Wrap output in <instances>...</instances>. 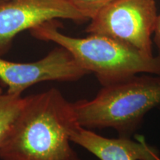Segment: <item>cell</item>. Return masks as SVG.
Returning <instances> with one entry per match:
<instances>
[{
  "mask_svg": "<svg viewBox=\"0 0 160 160\" xmlns=\"http://www.w3.org/2000/svg\"><path fill=\"white\" fill-rule=\"evenodd\" d=\"M79 123L73 102L55 88L25 97L11 134L0 148L1 160H81L71 147Z\"/></svg>",
  "mask_w": 160,
  "mask_h": 160,
  "instance_id": "6da1fadb",
  "label": "cell"
},
{
  "mask_svg": "<svg viewBox=\"0 0 160 160\" xmlns=\"http://www.w3.org/2000/svg\"><path fill=\"white\" fill-rule=\"evenodd\" d=\"M57 19L85 22L87 18L68 0H8L0 4V56L16 36Z\"/></svg>",
  "mask_w": 160,
  "mask_h": 160,
  "instance_id": "8992f818",
  "label": "cell"
},
{
  "mask_svg": "<svg viewBox=\"0 0 160 160\" xmlns=\"http://www.w3.org/2000/svg\"><path fill=\"white\" fill-rule=\"evenodd\" d=\"M57 20L31 29L36 39L52 42L65 48L79 65L93 73L102 86L114 84L139 73L160 75V54L148 55L113 38L89 34L83 38L65 35L59 31Z\"/></svg>",
  "mask_w": 160,
  "mask_h": 160,
  "instance_id": "7a4b0ae2",
  "label": "cell"
},
{
  "mask_svg": "<svg viewBox=\"0 0 160 160\" xmlns=\"http://www.w3.org/2000/svg\"><path fill=\"white\" fill-rule=\"evenodd\" d=\"M24 102L22 95L11 94L0 87V148L11 134Z\"/></svg>",
  "mask_w": 160,
  "mask_h": 160,
  "instance_id": "ba28073f",
  "label": "cell"
},
{
  "mask_svg": "<svg viewBox=\"0 0 160 160\" xmlns=\"http://www.w3.org/2000/svg\"><path fill=\"white\" fill-rule=\"evenodd\" d=\"M153 34H154L153 40H154L155 44L160 48V13L157 15Z\"/></svg>",
  "mask_w": 160,
  "mask_h": 160,
  "instance_id": "30bf717a",
  "label": "cell"
},
{
  "mask_svg": "<svg viewBox=\"0 0 160 160\" xmlns=\"http://www.w3.org/2000/svg\"><path fill=\"white\" fill-rule=\"evenodd\" d=\"M71 140L99 160H160L157 150L143 137H105L79 125L71 132Z\"/></svg>",
  "mask_w": 160,
  "mask_h": 160,
  "instance_id": "52a82bcc",
  "label": "cell"
},
{
  "mask_svg": "<svg viewBox=\"0 0 160 160\" xmlns=\"http://www.w3.org/2000/svg\"><path fill=\"white\" fill-rule=\"evenodd\" d=\"M157 15L154 0H116L91 19L85 32L113 38L153 55L151 37Z\"/></svg>",
  "mask_w": 160,
  "mask_h": 160,
  "instance_id": "277c9868",
  "label": "cell"
},
{
  "mask_svg": "<svg viewBox=\"0 0 160 160\" xmlns=\"http://www.w3.org/2000/svg\"><path fill=\"white\" fill-rule=\"evenodd\" d=\"M71 5L91 20L106 6L116 0H68Z\"/></svg>",
  "mask_w": 160,
  "mask_h": 160,
  "instance_id": "9c48e42d",
  "label": "cell"
},
{
  "mask_svg": "<svg viewBox=\"0 0 160 160\" xmlns=\"http://www.w3.org/2000/svg\"><path fill=\"white\" fill-rule=\"evenodd\" d=\"M160 105V75L133 76L102 86L93 99L73 102L79 125L111 128L121 137L137 129L148 112Z\"/></svg>",
  "mask_w": 160,
  "mask_h": 160,
  "instance_id": "3957f363",
  "label": "cell"
},
{
  "mask_svg": "<svg viewBox=\"0 0 160 160\" xmlns=\"http://www.w3.org/2000/svg\"><path fill=\"white\" fill-rule=\"evenodd\" d=\"M7 1H8V0H0V4L5 2H7Z\"/></svg>",
  "mask_w": 160,
  "mask_h": 160,
  "instance_id": "8fae6325",
  "label": "cell"
},
{
  "mask_svg": "<svg viewBox=\"0 0 160 160\" xmlns=\"http://www.w3.org/2000/svg\"><path fill=\"white\" fill-rule=\"evenodd\" d=\"M88 73L61 46L33 62H15L0 56V82L8 87V93L13 95H22L42 82L77 81Z\"/></svg>",
  "mask_w": 160,
  "mask_h": 160,
  "instance_id": "5b68a950",
  "label": "cell"
}]
</instances>
